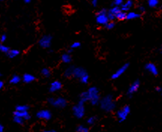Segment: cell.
<instances>
[{
    "label": "cell",
    "mask_w": 162,
    "mask_h": 132,
    "mask_svg": "<svg viewBox=\"0 0 162 132\" xmlns=\"http://www.w3.org/2000/svg\"><path fill=\"white\" fill-rule=\"evenodd\" d=\"M100 107L105 112H112L116 108V103L113 97L111 95H107L100 100Z\"/></svg>",
    "instance_id": "obj_1"
},
{
    "label": "cell",
    "mask_w": 162,
    "mask_h": 132,
    "mask_svg": "<svg viewBox=\"0 0 162 132\" xmlns=\"http://www.w3.org/2000/svg\"><path fill=\"white\" fill-rule=\"evenodd\" d=\"M86 92L88 101L90 102L92 105H97L98 104H99L101 98L98 88L95 86H91L88 89L87 91H86Z\"/></svg>",
    "instance_id": "obj_2"
},
{
    "label": "cell",
    "mask_w": 162,
    "mask_h": 132,
    "mask_svg": "<svg viewBox=\"0 0 162 132\" xmlns=\"http://www.w3.org/2000/svg\"><path fill=\"white\" fill-rule=\"evenodd\" d=\"M95 20H96V23L98 25L104 26L106 23L109 21L108 17H107V10L103 8L98 11L96 16H95Z\"/></svg>",
    "instance_id": "obj_3"
},
{
    "label": "cell",
    "mask_w": 162,
    "mask_h": 132,
    "mask_svg": "<svg viewBox=\"0 0 162 132\" xmlns=\"http://www.w3.org/2000/svg\"><path fill=\"white\" fill-rule=\"evenodd\" d=\"M48 102L50 105L55 107L56 108H64L67 106V100L63 97H58V98H50Z\"/></svg>",
    "instance_id": "obj_4"
},
{
    "label": "cell",
    "mask_w": 162,
    "mask_h": 132,
    "mask_svg": "<svg viewBox=\"0 0 162 132\" xmlns=\"http://www.w3.org/2000/svg\"><path fill=\"white\" fill-rule=\"evenodd\" d=\"M83 102L79 101L77 104H75L74 106L73 109V113L75 117H77V119H82L85 115L86 109H85V105H84Z\"/></svg>",
    "instance_id": "obj_5"
},
{
    "label": "cell",
    "mask_w": 162,
    "mask_h": 132,
    "mask_svg": "<svg viewBox=\"0 0 162 132\" xmlns=\"http://www.w3.org/2000/svg\"><path fill=\"white\" fill-rule=\"evenodd\" d=\"M130 112H131V108L129 106L125 105L124 106V107H122L121 109H120L117 112H116V117H117L118 120H119L120 122L126 120L127 117L128 116Z\"/></svg>",
    "instance_id": "obj_6"
},
{
    "label": "cell",
    "mask_w": 162,
    "mask_h": 132,
    "mask_svg": "<svg viewBox=\"0 0 162 132\" xmlns=\"http://www.w3.org/2000/svg\"><path fill=\"white\" fill-rule=\"evenodd\" d=\"M53 38L50 35H44L38 41V44L43 49L50 48L52 44Z\"/></svg>",
    "instance_id": "obj_7"
},
{
    "label": "cell",
    "mask_w": 162,
    "mask_h": 132,
    "mask_svg": "<svg viewBox=\"0 0 162 132\" xmlns=\"http://www.w3.org/2000/svg\"><path fill=\"white\" fill-rule=\"evenodd\" d=\"M128 67H129V64H128V63H125V64L122 65L120 68H118L116 72L111 75V79H113V80H116V79L121 77L122 75H123L126 72Z\"/></svg>",
    "instance_id": "obj_8"
},
{
    "label": "cell",
    "mask_w": 162,
    "mask_h": 132,
    "mask_svg": "<svg viewBox=\"0 0 162 132\" xmlns=\"http://www.w3.org/2000/svg\"><path fill=\"white\" fill-rule=\"evenodd\" d=\"M140 86V82L139 80H136L132 83L130 86L128 87V91H127V94H128V96H132L134 93L137 92L139 89Z\"/></svg>",
    "instance_id": "obj_9"
},
{
    "label": "cell",
    "mask_w": 162,
    "mask_h": 132,
    "mask_svg": "<svg viewBox=\"0 0 162 132\" xmlns=\"http://www.w3.org/2000/svg\"><path fill=\"white\" fill-rule=\"evenodd\" d=\"M86 74H88V73L82 67H74L73 77L79 79V81H80V79Z\"/></svg>",
    "instance_id": "obj_10"
},
{
    "label": "cell",
    "mask_w": 162,
    "mask_h": 132,
    "mask_svg": "<svg viewBox=\"0 0 162 132\" xmlns=\"http://www.w3.org/2000/svg\"><path fill=\"white\" fill-rule=\"evenodd\" d=\"M36 116L40 119L48 121V120L51 119L52 113L49 110H39L37 113Z\"/></svg>",
    "instance_id": "obj_11"
},
{
    "label": "cell",
    "mask_w": 162,
    "mask_h": 132,
    "mask_svg": "<svg viewBox=\"0 0 162 132\" xmlns=\"http://www.w3.org/2000/svg\"><path fill=\"white\" fill-rule=\"evenodd\" d=\"M145 69H146L149 73L151 74L152 75L157 76V75L159 74V69L157 68V66L152 63H147V64H146V65H145Z\"/></svg>",
    "instance_id": "obj_12"
},
{
    "label": "cell",
    "mask_w": 162,
    "mask_h": 132,
    "mask_svg": "<svg viewBox=\"0 0 162 132\" xmlns=\"http://www.w3.org/2000/svg\"><path fill=\"white\" fill-rule=\"evenodd\" d=\"M62 88H63V84H62V83H61L60 81H54L50 83V88H49V91L51 93H54L61 90Z\"/></svg>",
    "instance_id": "obj_13"
},
{
    "label": "cell",
    "mask_w": 162,
    "mask_h": 132,
    "mask_svg": "<svg viewBox=\"0 0 162 132\" xmlns=\"http://www.w3.org/2000/svg\"><path fill=\"white\" fill-rule=\"evenodd\" d=\"M134 0H125V1H124L120 8H121L122 11H125V12H128V11H130L131 9L134 6Z\"/></svg>",
    "instance_id": "obj_14"
},
{
    "label": "cell",
    "mask_w": 162,
    "mask_h": 132,
    "mask_svg": "<svg viewBox=\"0 0 162 132\" xmlns=\"http://www.w3.org/2000/svg\"><path fill=\"white\" fill-rule=\"evenodd\" d=\"M14 116H19V117H21L22 119L25 120H29L31 118L30 114L29 111H14Z\"/></svg>",
    "instance_id": "obj_15"
},
{
    "label": "cell",
    "mask_w": 162,
    "mask_h": 132,
    "mask_svg": "<svg viewBox=\"0 0 162 132\" xmlns=\"http://www.w3.org/2000/svg\"><path fill=\"white\" fill-rule=\"evenodd\" d=\"M141 17V14L135 12V11H128L126 14V20H133L139 19Z\"/></svg>",
    "instance_id": "obj_16"
},
{
    "label": "cell",
    "mask_w": 162,
    "mask_h": 132,
    "mask_svg": "<svg viewBox=\"0 0 162 132\" xmlns=\"http://www.w3.org/2000/svg\"><path fill=\"white\" fill-rule=\"evenodd\" d=\"M35 77L34 75L32 74H25L23 75V77H22V80L24 83H32L33 81H35Z\"/></svg>",
    "instance_id": "obj_17"
},
{
    "label": "cell",
    "mask_w": 162,
    "mask_h": 132,
    "mask_svg": "<svg viewBox=\"0 0 162 132\" xmlns=\"http://www.w3.org/2000/svg\"><path fill=\"white\" fill-rule=\"evenodd\" d=\"M61 60L65 64H69V63H71V61H72V57H71V54H69L68 53L66 52V53H63L62 55Z\"/></svg>",
    "instance_id": "obj_18"
},
{
    "label": "cell",
    "mask_w": 162,
    "mask_h": 132,
    "mask_svg": "<svg viewBox=\"0 0 162 132\" xmlns=\"http://www.w3.org/2000/svg\"><path fill=\"white\" fill-rule=\"evenodd\" d=\"M20 50H17V49H10L9 51L8 52L7 55L10 59H14L20 55Z\"/></svg>",
    "instance_id": "obj_19"
},
{
    "label": "cell",
    "mask_w": 162,
    "mask_h": 132,
    "mask_svg": "<svg viewBox=\"0 0 162 132\" xmlns=\"http://www.w3.org/2000/svg\"><path fill=\"white\" fill-rule=\"evenodd\" d=\"M21 77L17 74H14L13 75L12 77H11L10 81H9V83L11 84H13V85H16V84L19 83L21 81Z\"/></svg>",
    "instance_id": "obj_20"
},
{
    "label": "cell",
    "mask_w": 162,
    "mask_h": 132,
    "mask_svg": "<svg viewBox=\"0 0 162 132\" xmlns=\"http://www.w3.org/2000/svg\"><path fill=\"white\" fill-rule=\"evenodd\" d=\"M126 14L127 12H125V11H123L121 10V11L116 15V20H120V21H122V20H126Z\"/></svg>",
    "instance_id": "obj_21"
},
{
    "label": "cell",
    "mask_w": 162,
    "mask_h": 132,
    "mask_svg": "<svg viewBox=\"0 0 162 132\" xmlns=\"http://www.w3.org/2000/svg\"><path fill=\"white\" fill-rule=\"evenodd\" d=\"M147 4L149 7L151 8H155L159 7V0H147Z\"/></svg>",
    "instance_id": "obj_22"
},
{
    "label": "cell",
    "mask_w": 162,
    "mask_h": 132,
    "mask_svg": "<svg viewBox=\"0 0 162 132\" xmlns=\"http://www.w3.org/2000/svg\"><path fill=\"white\" fill-rule=\"evenodd\" d=\"M73 69H74V66H71V67H68V68H66V70L64 72V76L68 78L73 77Z\"/></svg>",
    "instance_id": "obj_23"
},
{
    "label": "cell",
    "mask_w": 162,
    "mask_h": 132,
    "mask_svg": "<svg viewBox=\"0 0 162 132\" xmlns=\"http://www.w3.org/2000/svg\"><path fill=\"white\" fill-rule=\"evenodd\" d=\"M29 107L25 104H21V105H18L16 107V111H29Z\"/></svg>",
    "instance_id": "obj_24"
},
{
    "label": "cell",
    "mask_w": 162,
    "mask_h": 132,
    "mask_svg": "<svg viewBox=\"0 0 162 132\" xmlns=\"http://www.w3.org/2000/svg\"><path fill=\"white\" fill-rule=\"evenodd\" d=\"M41 74L45 77H49L51 75V72H50V70L47 68H44L42 70H41Z\"/></svg>",
    "instance_id": "obj_25"
},
{
    "label": "cell",
    "mask_w": 162,
    "mask_h": 132,
    "mask_svg": "<svg viewBox=\"0 0 162 132\" xmlns=\"http://www.w3.org/2000/svg\"><path fill=\"white\" fill-rule=\"evenodd\" d=\"M115 26H116V23H115L114 21H108L105 24L104 27H105V29H107V30H111V29H114Z\"/></svg>",
    "instance_id": "obj_26"
},
{
    "label": "cell",
    "mask_w": 162,
    "mask_h": 132,
    "mask_svg": "<svg viewBox=\"0 0 162 132\" xmlns=\"http://www.w3.org/2000/svg\"><path fill=\"white\" fill-rule=\"evenodd\" d=\"M10 48L8 47H7L6 45L3 44L2 43H0V52H2L3 53H8V52L9 51Z\"/></svg>",
    "instance_id": "obj_27"
},
{
    "label": "cell",
    "mask_w": 162,
    "mask_h": 132,
    "mask_svg": "<svg viewBox=\"0 0 162 132\" xmlns=\"http://www.w3.org/2000/svg\"><path fill=\"white\" fill-rule=\"evenodd\" d=\"M24 121L25 120L22 119L21 117H19V116H14V122L15 123L18 124V125H23L24 123Z\"/></svg>",
    "instance_id": "obj_28"
},
{
    "label": "cell",
    "mask_w": 162,
    "mask_h": 132,
    "mask_svg": "<svg viewBox=\"0 0 162 132\" xmlns=\"http://www.w3.org/2000/svg\"><path fill=\"white\" fill-rule=\"evenodd\" d=\"M123 2H124V0H113L112 2V6H116V7L120 8Z\"/></svg>",
    "instance_id": "obj_29"
},
{
    "label": "cell",
    "mask_w": 162,
    "mask_h": 132,
    "mask_svg": "<svg viewBox=\"0 0 162 132\" xmlns=\"http://www.w3.org/2000/svg\"><path fill=\"white\" fill-rule=\"evenodd\" d=\"M80 46H81V43H80V41H74V42H73V43L71 44V48L72 49V50H74V49L80 48Z\"/></svg>",
    "instance_id": "obj_30"
},
{
    "label": "cell",
    "mask_w": 162,
    "mask_h": 132,
    "mask_svg": "<svg viewBox=\"0 0 162 132\" xmlns=\"http://www.w3.org/2000/svg\"><path fill=\"white\" fill-rule=\"evenodd\" d=\"M77 132H89V129L83 125H79L77 128Z\"/></svg>",
    "instance_id": "obj_31"
},
{
    "label": "cell",
    "mask_w": 162,
    "mask_h": 132,
    "mask_svg": "<svg viewBox=\"0 0 162 132\" xmlns=\"http://www.w3.org/2000/svg\"><path fill=\"white\" fill-rule=\"evenodd\" d=\"M95 122H96V118H95V116H91V117H89L87 119V123L90 125H94Z\"/></svg>",
    "instance_id": "obj_32"
},
{
    "label": "cell",
    "mask_w": 162,
    "mask_h": 132,
    "mask_svg": "<svg viewBox=\"0 0 162 132\" xmlns=\"http://www.w3.org/2000/svg\"><path fill=\"white\" fill-rule=\"evenodd\" d=\"M6 40H7V36H6V34H3L0 36V41H1V43H4Z\"/></svg>",
    "instance_id": "obj_33"
},
{
    "label": "cell",
    "mask_w": 162,
    "mask_h": 132,
    "mask_svg": "<svg viewBox=\"0 0 162 132\" xmlns=\"http://www.w3.org/2000/svg\"><path fill=\"white\" fill-rule=\"evenodd\" d=\"M155 91L159 92L161 95H162V86H158L155 87Z\"/></svg>",
    "instance_id": "obj_34"
},
{
    "label": "cell",
    "mask_w": 162,
    "mask_h": 132,
    "mask_svg": "<svg viewBox=\"0 0 162 132\" xmlns=\"http://www.w3.org/2000/svg\"><path fill=\"white\" fill-rule=\"evenodd\" d=\"M138 11H139L140 14H141V13L145 12L146 9H145V7L143 6H138Z\"/></svg>",
    "instance_id": "obj_35"
},
{
    "label": "cell",
    "mask_w": 162,
    "mask_h": 132,
    "mask_svg": "<svg viewBox=\"0 0 162 132\" xmlns=\"http://www.w3.org/2000/svg\"><path fill=\"white\" fill-rule=\"evenodd\" d=\"M91 4L93 7H97L98 6V0H92Z\"/></svg>",
    "instance_id": "obj_36"
},
{
    "label": "cell",
    "mask_w": 162,
    "mask_h": 132,
    "mask_svg": "<svg viewBox=\"0 0 162 132\" xmlns=\"http://www.w3.org/2000/svg\"><path fill=\"white\" fill-rule=\"evenodd\" d=\"M3 86H4V82L2 81H0V90L3 88Z\"/></svg>",
    "instance_id": "obj_37"
},
{
    "label": "cell",
    "mask_w": 162,
    "mask_h": 132,
    "mask_svg": "<svg viewBox=\"0 0 162 132\" xmlns=\"http://www.w3.org/2000/svg\"><path fill=\"white\" fill-rule=\"evenodd\" d=\"M4 131V126L0 123V132H3Z\"/></svg>",
    "instance_id": "obj_38"
},
{
    "label": "cell",
    "mask_w": 162,
    "mask_h": 132,
    "mask_svg": "<svg viewBox=\"0 0 162 132\" xmlns=\"http://www.w3.org/2000/svg\"><path fill=\"white\" fill-rule=\"evenodd\" d=\"M23 2L26 4H29L31 2H32V0H23Z\"/></svg>",
    "instance_id": "obj_39"
},
{
    "label": "cell",
    "mask_w": 162,
    "mask_h": 132,
    "mask_svg": "<svg viewBox=\"0 0 162 132\" xmlns=\"http://www.w3.org/2000/svg\"><path fill=\"white\" fill-rule=\"evenodd\" d=\"M43 132H56V131L54 130H49V131H44Z\"/></svg>",
    "instance_id": "obj_40"
},
{
    "label": "cell",
    "mask_w": 162,
    "mask_h": 132,
    "mask_svg": "<svg viewBox=\"0 0 162 132\" xmlns=\"http://www.w3.org/2000/svg\"><path fill=\"white\" fill-rule=\"evenodd\" d=\"M5 0H0V2H4Z\"/></svg>",
    "instance_id": "obj_41"
},
{
    "label": "cell",
    "mask_w": 162,
    "mask_h": 132,
    "mask_svg": "<svg viewBox=\"0 0 162 132\" xmlns=\"http://www.w3.org/2000/svg\"><path fill=\"white\" fill-rule=\"evenodd\" d=\"M1 76H2V74H1V73H0V77H1Z\"/></svg>",
    "instance_id": "obj_42"
},
{
    "label": "cell",
    "mask_w": 162,
    "mask_h": 132,
    "mask_svg": "<svg viewBox=\"0 0 162 132\" xmlns=\"http://www.w3.org/2000/svg\"><path fill=\"white\" fill-rule=\"evenodd\" d=\"M161 53H162V47H161Z\"/></svg>",
    "instance_id": "obj_43"
}]
</instances>
